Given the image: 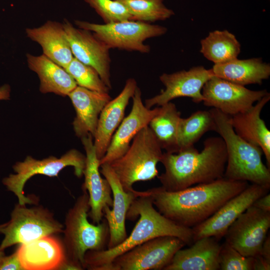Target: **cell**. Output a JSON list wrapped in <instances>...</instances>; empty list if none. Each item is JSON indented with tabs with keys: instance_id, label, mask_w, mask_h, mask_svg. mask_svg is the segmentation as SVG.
Listing matches in <instances>:
<instances>
[{
	"instance_id": "18",
	"label": "cell",
	"mask_w": 270,
	"mask_h": 270,
	"mask_svg": "<svg viewBox=\"0 0 270 270\" xmlns=\"http://www.w3.org/2000/svg\"><path fill=\"white\" fill-rule=\"evenodd\" d=\"M100 173L108 182L111 188L113 203L112 209L106 206L104 216L109 228V240L107 248H113L122 242L127 238L126 220L128 211L134 199L138 196L137 191L126 192L116 174L108 164L100 166Z\"/></svg>"
},
{
	"instance_id": "15",
	"label": "cell",
	"mask_w": 270,
	"mask_h": 270,
	"mask_svg": "<svg viewBox=\"0 0 270 270\" xmlns=\"http://www.w3.org/2000/svg\"><path fill=\"white\" fill-rule=\"evenodd\" d=\"M62 24L74 57L94 68L110 89V49L91 32L76 28L66 20Z\"/></svg>"
},
{
	"instance_id": "31",
	"label": "cell",
	"mask_w": 270,
	"mask_h": 270,
	"mask_svg": "<svg viewBox=\"0 0 270 270\" xmlns=\"http://www.w3.org/2000/svg\"><path fill=\"white\" fill-rule=\"evenodd\" d=\"M77 85L99 92H108L110 90L103 82L97 71L74 58L65 68Z\"/></svg>"
},
{
	"instance_id": "22",
	"label": "cell",
	"mask_w": 270,
	"mask_h": 270,
	"mask_svg": "<svg viewBox=\"0 0 270 270\" xmlns=\"http://www.w3.org/2000/svg\"><path fill=\"white\" fill-rule=\"evenodd\" d=\"M270 100L268 94L247 110L230 116L235 132L246 142L261 148L267 166L270 168V131L260 118V113Z\"/></svg>"
},
{
	"instance_id": "7",
	"label": "cell",
	"mask_w": 270,
	"mask_h": 270,
	"mask_svg": "<svg viewBox=\"0 0 270 270\" xmlns=\"http://www.w3.org/2000/svg\"><path fill=\"white\" fill-rule=\"evenodd\" d=\"M64 226L42 206L28 208L16 204L10 220L0 228L4 238L0 248L4 250L16 244H24L40 238L63 232Z\"/></svg>"
},
{
	"instance_id": "1",
	"label": "cell",
	"mask_w": 270,
	"mask_h": 270,
	"mask_svg": "<svg viewBox=\"0 0 270 270\" xmlns=\"http://www.w3.org/2000/svg\"><path fill=\"white\" fill-rule=\"evenodd\" d=\"M248 184L222 178L176 192L166 191L161 186L145 192L162 214L178 225L192 228L212 216Z\"/></svg>"
},
{
	"instance_id": "3",
	"label": "cell",
	"mask_w": 270,
	"mask_h": 270,
	"mask_svg": "<svg viewBox=\"0 0 270 270\" xmlns=\"http://www.w3.org/2000/svg\"><path fill=\"white\" fill-rule=\"evenodd\" d=\"M203 147L200 152L192 146L176 153L163 152L160 162L165 170L157 177L164 190L176 192L224 178L227 156L222 138H207Z\"/></svg>"
},
{
	"instance_id": "19",
	"label": "cell",
	"mask_w": 270,
	"mask_h": 270,
	"mask_svg": "<svg viewBox=\"0 0 270 270\" xmlns=\"http://www.w3.org/2000/svg\"><path fill=\"white\" fill-rule=\"evenodd\" d=\"M16 250L24 270H62L68 260L63 242L54 235L20 244Z\"/></svg>"
},
{
	"instance_id": "26",
	"label": "cell",
	"mask_w": 270,
	"mask_h": 270,
	"mask_svg": "<svg viewBox=\"0 0 270 270\" xmlns=\"http://www.w3.org/2000/svg\"><path fill=\"white\" fill-rule=\"evenodd\" d=\"M213 76L244 86L262 83L270 76V65L261 58L238 60L214 64L210 69Z\"/></svg>"
},
{
	"instance_id": "23",
	"label": "cell",
	"mask_w": 270,
	"mask_h": 270,
	"mask_svg": "<svg viewBox=\"0 0 270 270\" xmlns=\"http://www.w3.org/2000/svg\"><path fill=\"white\" fill-rule=\"evenodd\" d=\"M179 250L164 270H220L221 244L212 236L199 238Z\"/></svg>"
},
{
	"instance_id": "27",
	"label": "cell",
	"mask_w": 270,
	"mask_h": 270,
	"mask_svg": "<svg viewBox=\"0 0 270 270\" xmlns=\"http://www.w3.org/2000/svg\"><path fill=\"white\" fill-rule=\"evenodd\" d=\"M180 113L170 102L160 106L159 112L148 124L162 149L168 153L178 152L177 134Z\"/></svg>"
},
{
	"instance_id": "35",
	"label": "cell",
	"mask_w": 270,
	"mask_h": 270,
	"mask_svg": "<svg viewBox=\"0 0 270 270\" xmlns=\"http://www.w3.org/2000/svg\"><path fill=\"white\" fill-rule=\"evenodd\" d=\"M253 206L262 210L270 212V194L268 193L257 199Z\"/></svg>"
},
{
	"instance_id": "13",
	"label": "cell",
	"mask_w": 270,
	"mask_h": 270,
	"mask_svg": "<svg viewBox=\"0 0 270 270\" xmlns=\"http://www.w3.org/2000/svg\"><path fill=\"white\" fill-rule=\"evenodd\" d=\"M270 186L252 184L226 202L212 216L192 228L193 241L206 236L220 240L229 227L254 202L269 192Z\"/></svg>"
},
{
	"instance_id": "10",
	"label": "cell",
	"mask_w": 270,
	"mask_h": 270,
	"mask_svg": "<svg viewBox=\"0 0 270 270\" xmlns=\"http://www.w3.org/2000/svg\"><path fill=\"white\" fill-rule=\"evenodd\" d=\"M186 245L173 236L152 238L116 257L112 264V270H164Z\"/></svg>"
},
{
	"instance_id": "2",
	"label": "cell",
	"mask_w": 270,
	"mask_h": 270,
	"mask_svg": "<svg viewBox=\"0 0 270 270\" xmlns=\"http://www.w3.org/2000/svg\"><path fill=\"white\" fill-rule=\"evenodd\" d=\"M126 216L130 220L140 218L130 236L120 244L101 250H88L84 256L85 268L112 270L113 260L120 254L152 238L162 236L177 237L186 244H192V228L177 224L156 210L151 198L145 191H138Z\"/></svg>"
},
{
	"instance_id": "5",
	"label": "cell",
	"mask_w": 270,
	"mask_h": 270,
	"mask_svg": "<svg viewBox=\"0 0 270 270\" xmlns=\"http://www.w3.org/2000/svg\"><path fill=\"white\" fill-rule=\"evenodd\" d=\"M88 192L83 190L66 214L63 231L62 242L67 258L80 270L85 269L86 252L106 249L109 240V228L106 219L98 224L88 222Z\"/></svg>"
},
{
	"instance_id": "40",
	"label": "cell",
	"mask_w": 270,
	"mask_h": 270,
	"mask_svg": "<svg viewBox=\"0 0 270 270\" xmlns=\"http://www.w3.org/2000/svg\"><path fill=\"white\" fill-rule=\"evenodd\" d=\"M4 224H0V228L2 227L4 225Z\"/></svg>"
},
{
	"instance_id": "25",
	"label": "cell",
	"mask_w": 270,
	"mask_h": 270,
	"mask_svg": "<svg viewBox=\"0 0 270 270\" xmlns=\"http://www.w3.org/2000/svg\"><path fill=\"white\" fill-rule=\"evenodd\" d=\"M26 60L30 69L40 78L41 92L68 96L77 86L76 81L64 68L44 54L36 56L28 54Z\"/></svg>"
},
{
	"instance_id": "24",
	"label": "cell",
	"mask_w": 270,
	"mask_h": 270,
	"mask_svg": "<svg viewBox=\"0 0 270 270\" xmlns=\"http://www.w3.org/2000/svg\"><path fill=\"white\" fill-rule=\"evenodd\" d=\"M27 36L38 44L43 54L64 69L74 58L62 23L48 20L26 30Z\"/></svg>"
},
{
	"instance_id": "12",
	"label": "cell",
	"mask_w": 270,
	"mask_h": 270,
	"mask_svg": "<svg viewBox=\"0 0 270 270\" xmlns=\"http://www.w3.org/2000/svg\"><path fill=\"white\" fill-rule=\"evenodd\" d=\"M203 104L232 116L250 109L268 92L253 90L220 78L212 76L204 84Z\"/></svg>"
},
{
	"instance_id": "33",
	"label": "cell",
	"mask_w": 270,
	"mask_h": 270,
	"mask_svg": "<svg viewBox=\"0 0 270 270\" xmlns=\"http://www.w3.org/2000/svg\"><path fill=\"white\" fill-rule=\"evenodd\" d=\"M220 270H253V257L245 256L226 242L221 244Z\"/></svg>"
},
{
	"instance_id": "17",
	"label": "cell",
	"mask_w": 270,
	"mask_h": 270,
	"mask_svg": "<svg viewBox=\"0 0 270 270\" xmlns=\"http://www.w3.org/2000/svg\"><path fill=\"white\" fill-rule=\"evenodd\" d=\"M141 91L137 86L133 96L132 108L115 131L104 156L100 160V165L110 164L126 152L136 135L160 110V107L147 108L142 103Z\"/></svg>"
},
{
	"instance_id": "29",
	"label": "cell",
	"mask_w": 270,
	"mask_h": 270,
	"mask_svg": "<svg viewBox=\"0 0 270 270\" xmlns=\"http://www.w3.org/2000/svg\"><path fill=\"white\" fill-rule=\"evenodd\" d=\"M216 130V124L210 111L200 110L187 118H180L177 134L178 152L194 146L206 132Z\"/></svg>"
},
{
	"instance_id": "28",
	"label": "cell",
	"mask_w": 270,
	"mask_h": 270,
	"mask_svg": "<svg viewBox=\"0 0 270 270\" xmlns=\"http://www.w3.org/2000/svg\"><path fill=\"white\" fill-rule=\"evenodd\" d=\"M200 52L214 64L225 63L238 58L240 44L227 30L211 32L200 40Z\"/></svg>"
},
{
	"instance_id": "14",
	"label": "cell",
	"mask_w": 270,
	"mask_h": 270,
	"mask_svg": "<svg viewBox=\"0 0 270 270\" xmlns=\"http://www.w3.org/2000/svg\"><path fill=\"white\" fill-rule=\"evenodd\" d=\"M212 76L210 69L207 70L202 66H194L188 70L164 73L160 76V80L165 86V90L146 100L144 105L150 108L156 105L162 106L179 97L190 98L196 103L202 102V88Z\"/></svg>"
},
{
	"instance_id": "38",
	"label": "cell",
	"mask_w": 270,
	"mask_h": 270,
	"mask_svg": "<svg viewBox=\"0 0 270 270\" xmlns=\"http://www.w3.org/2000/svg\"><path fill=\"white\" fill-rule=\"evenodd\" d=\"M10 92V86L8 84H4L0 86V100H9Z\"/></svg>"
},
{
	"instance_id": "21",
	"label": "cell",
	"mask_w": 270,
	"mask_h": 270,
	"mask_svg": "<svg viewBox=\"0 0 270 270\" xmlns=\"http://www.w3.org/2000/svg\"><path fill=\"white\" fill-rule=\"evenodd\" d=\"M74 108L76 116L72 122L76 135L82 138L90 134L94 138L99 116L110 100L108 92H99L78 86L68 96Z\"/></svg>"
},
{
	"instance_id": "4",
	"label": "cell",
	"mask_w": 270,
	"mask_h": 270,
	"mask_svg": "<svg viewBox=\"0 0 270 270\" xmlns=\"http://www.w3.org/2000/svg\"><path fill=\"white\" fill-rule=\"evenodd\" d=\"M216 130L224 142L227 160L224 178L270 186V168L262 161V150L238 136L230 122V116L220 110H210Z\"/></svg>"
},
{
	"instance_id": "30",
	"label": "cell",
	"mask_w": 270,
	"mask_h": 270,
	"mask_svg": "<svg viewBox=\"0 0 270 270\" xmlns=\"http://www.w3.org/2000/svg\"><path fill=\"white\" fill-rule=\"evenodd\" d=\"M127 8L133 20L154 22L164 20L174 14L164 4V0H118Z\"/></svg>"
},
{
	"instance_id": "36",
	"label": "cell",
	"mask_w": 270,
	"mask_h": 270,
	"mask_svg": "<svg viewBox=\"0 0 270 270\" xmlns=\"http://www.w3.org/2000/svg\"><path fill=\"white\" fill-rule=\"evenodd\" d=\"M253 270H270V261H268L260 254L253 257Z\"/></svg>"
},
{
	"instance_id": "11",
	"label": "cell",
	"mask_w": 270,
	"mask_h": 270,
	"mask_svg": "<svg viewBox=\"0 0 270 270\" xmlns=\"http://www.w3.org/2000/svg\"><path fill=\"white\" fill-rule=\"evenodd\" d=\"M270 228V212L252 206L229 227L224 237L228 242L245 256L260 254Z\"/></svg>"
},
{
	"instance_id": "8",
	"label": "cell",
	"mask_w": 270,
	"mask_h": 270,
	"mask_svg": "<svg viewBox=\"0 0 270 270\" xmlns=\"http://www.w3.org/2000/svg\"><path fill=\"white\" fill-rule=\"evenodd\" d=\"M86 160V156L76 149L68 150L60 158L50 156L42 160H36L28 156L22 162H18L13 166L15 174L4 178L2 182L8 190L16 196L18 203L32 204L34 202L33 200L24 194V186L30 178L38 174L57 176L68 166H72L74 174L80 178L84 174Z\"/></svg>"
},
{
	"instance_id": "20",
	"label": "cell",
	"mask_w": 270,
	"mask_h": 270,
	"mask_svg": "<svg viewBox=\"0 0 270 270\" xmlns=\"http://www.w3.org/2000/svg\"><path fill=\"white\" fill-rule=\"evenodd\" d=\"M136 88L134 78L128 79L120 94L110 100L101 112L94 136V144L100 160L106 154L115 131L123 120L126 108Z\"/></svg>"
},
{
	"instance_id": "6",
	"label": "cell",
	"mask_w": 270,
	"mask_h": 270,
	"mask_svg": "<svg viewBox=\"0 0 270 270\" xmlns=\"http://www.w3.org/2000/svg\"><path fill=\"white\" fill-rule=\"evenodd\" d=\"M162 148L148 126L134 138L126 152L109 164L126 192L133 191L132 185L158 176L157 164L162 156Z\"/></svg>"
},
{
	"instance_id": "34",
	"label": "cell",
	"mask_w": 270,
	"mask_h": 270,
	"mask_svg": "<svg viewBox=\"0 0 270 270\" xmlns=\"http://www.w3.org/2000/svg\"><path fill=\"white\" fill-rule=\"evenodd\" d=\"M0 270H24L20 262L18 252L4 256L0 261Z\"/></svg>"
},
{
	"instance_id": "9",
	"label": "cell",
	"mask_w": 270,
	"mask_h": 270,
	"mask_svg": "<svg viewBox=\"0 0 270 270\" xmlns=\"http://www.w3.org/2000/svg\"><path fill=\"white\" fill-rule=\"evenodd\" d=\"M78 28L92 32L94 35L109 48L148 53L150 46L144 44L148 38L165 34L166 28L132 20L97 24L76 20Z\"/></svg>"
},
{
	"instance_id": "16",
	"label": "cell",
	"mask_w": 270,
	"mask_h": 270,
	"mask_svg": "<svg viewBox=\"0 0 270 270\" xmlns=\"http://www.w3.org/2000/svg\"><path fill=\"white\" fill-rule=\"evenodd\" d=\"M92 138L90 134L81 138L86 153L82 190L86 191L89 196L90 209L88 216L93 224H98L102 220L104 208L112 206L113 199L108 182L100 174V160L96 156Z\"/></svg>"
},
{
	"instance_id": "39",
	"label": "cell",
	"mask_w": 270,
	"mask_h": 270,
	"mask_svg": "<svg viewBox=\"0 0 270 270\" xmlns=\"http://www.w3.org/2000/svg\"><path fill=\"white\" fill-rule=\"evenodd\" d=\"M4 256V250L0 248V261L2 258Z\"/></svg>"
},
{
	"instance_id": "32",
	"label": "cell",
	"mask_w": 270,
	"mask_h": 270,
	"mask_svg": "<svg viewBox=\"0 0 270 270\" xmlns=\"http://www.w3.org/2000/svg\"><path fill=\"white\" fill-rule=\"evenodd\" d=\"M84 1L94 9L105 24L132 20V17L126 6L118 0Z\"/></svg>"
},
{
	"instance_id": "37",
	"label": "cell",
	"mask_w": 270,
	"mask_h": 270,
	"mask_svg": "<svg viewBox=\"0 0 270 270\" xmlns=\"http://www.w3.org/2000/svg\"><path fill=\"white\" fill-rule=\"evenodd\" d=\"M260 254L264 258L270 261V236H267L262 244Z\"/></svg>"
}]
</instances>
